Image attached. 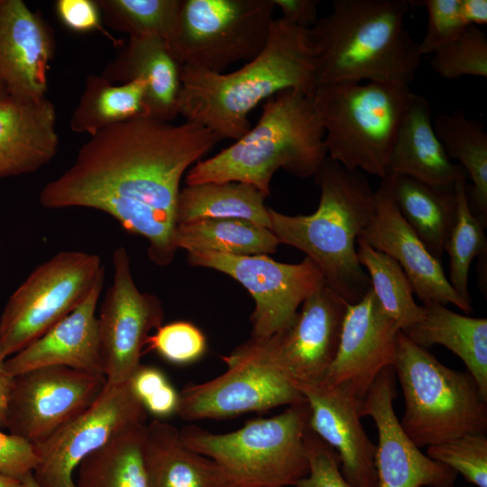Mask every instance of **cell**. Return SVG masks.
<instances>
[{
    "label": "cell",
    "instance_id": "7c38bea8",
    "mask_svg": "<svg viewBox=\"0 0 487 487\" xmlns=\"http://www.w3.org/2000/svg\"><path fill=\"white\" fill-rule=\"evenodd\" d=\"M188 263L213 269L241 283L253 297L252 335L270 337L291 326L298 308L315 290L326 284L315 262L283 263L267 254L232 255L188 253Z\"/></svg>",
    "mask_w": 487,
    "mask_h": 487
},
{
    "label": "cell",
    "instance_id": "d6a6232c",
    "mask_svg": "<svg viewBox=\"0 0 487 487\" xmlns=\"http://www.w3.org/2000/svg\"><path fill=\"white\" fill-rule=\"evenodd\" d=\"M146 423L117 435L77 468L76 487H148L143 464Z\"/></svg>",
    "mask_w": 487,
    "mask_h": 487
},
{
    "label": "cell",
    "instance_id": "484cf974",
    "mask_svg": "<svg viewBox=\"0 0 487 487\" xmlns=\"http://www.w3.org/2000/svg\"><path fill=\"white\" fill-rule=\"evenodd\" d=\"M142 456L148 487H229L222 468L188 447L179 430L161 419L145 425Z\"/></svg>",
    "mask_w": 487,
    "mask_h": 487
},
{
    "label": "cell",
    "instance_id": "b9f144b4",
    "mask_svg": "<svg viewBox=\"0 0 487 487\" xmlns=\"http://www.w3.org/2000/svg\"><path fill=\"white\" fill-rule=\"evenodd\" d=\"M309 470L294 487H354L341 473L336 452L310 428L305 437Z\"/></svg>",
    "mask_w": 487,
    "mask_h": 487
},
{
    "label": "cell",
    "instance_id": "ab89813d",
    "mask_svg": "<svg viewBox=\"0 0 487 487\" xmlns=\"http://www.w3.org/2000/svg\"><path fill=\"white\" fill-rule=\"evenodd\" d=\"M129 382L146 412L155 418L162 420L177 414L179 392L161 369L140 364Z\"/></svg>",
    "mask_w": 487,
    "mask_h": 487
},
{
    "label": "cell",
    "instance_id": "816d5d0a",
    "mask_svg": "<svg viewBox=\"0 0 487 487\" xmlns=\"http://www.w3.org/2000/svg\"><path fill=\"white\" fill-rule=\"evenodd\" d=\"M257 487H276V486H257Z\"/></svg>",
    "mask_w": 487,
    "mask_h": 487
},
{
    "label": "cell",
    "instance_id": "f546056e",
    "mask_svg": "<svg viewBox=\"0 0 487 487\" xmlns=\"http://www.w3.org/2000/svg\"><path fill=\"white\" fill-rule=\"evenodd\" d=\"M174 244L188 253L269 254L280 244L273 233L240 218H208L176 225Z\"/></svg>",
    "mask_w": 487,
    "mask_h": 487
},
{
    "label": "cell",
    "instance_id": "bcb514c9",
    "mask_svg": "<svg viewBox=\"0 0 487 487\" xmlns=\"http://www.w3.org/2000/svg\"><path fill=\"white\" fill-rule=\"evenodd\" d=\"M460 11L468 25H483L487 23L486 0H460Z\"/></svg>",
    "mask_w": 487,
    "mask_h": 487
},
{
    "label": "cell",
    "instance_id": "9c48e42d",
    "mask_svg": "<svg viewBox=\"0 0 487 487\" xmlns=\"http://www.w3.org/2000/svg\"><path fill=\"white\" fill-rule=\"evenodd\" d=\"M275 8L272 0H180L166 42L181 67L223 73L263 50Z\"/></svg>",
    "mask_w": 487,
    "mask_h": 487
},
{
    "label": "cell",
    "instance_id": "cb8c5ba5",
    "mask_svg": "<svg viewBox=\"0 0 487 487\" xmlns=\"http://www.w3.org/2000/svg\"><path fill=\"white\" fill-rule=\"evenodd\" d=\"M103 76L118 84L142 78L149 116L171 122L179 115L181 66L166 41L155 35L129 36L125 48Z\"/></svg>",
    "mask_w": 487,
    "mask_h": 487
},
{
    "label": "cell",
    "instance_id": "2e32d148",
    "mask_svg": "<svg viewBox=\"0 0 487 487\" xmlns=\"http://www.w3.org/2000/svg\"><path fill=\"white\" fill-rule=\"evenodd\" d=\"M397 397L392 366L373 381L361 405V416H369L378 431L374 456L377 487H454L457 473L424 455L403 430L393 400Z\"/></svg>",
    "mask_w": 487,
    "mask_h": 487
},
{
    "label": "cell",
    "instance_id": "6da1fadb",
    "mask_svg": "<svg viewBox=\"0 0 487 487\" xmlns=\"http://www.w3.org/2000/svg\"><path fill=\"white\" fill-rule=\"evenodd\" d=\"M220 141L210 130L149 115L90 135L75 161L45 184L40 204L49 209L87 207L114 217L148 242L150 260L170 265L176 254V206L183 176Z\"/></svg>",
    "mask_w": 487,
    "mask_h": 487
},
{
    "label": "cell",
    "instance_id": "1f68e13d",
    "mask_svg": "<svg viewBox=\"0 0 487 487\" xmlns=\"http://www.w3.org/2000/svg\"><path fill=\"white\" fill-rule=\"evenodd\" d=\"M446 153L458 161L471 179L467 199L472 212L487 218V134L483 124L458 110L438 113L432 119Z\"/></svg>",
    "mask_w": 487,
    "mask_h": 487
},
{
    "label": "cell",
    "instance_id": "8fae6325",
    "mask_svg": "<svg viewBox=\"0 0 487 487\" xmlns=\"http://www.w3.org/2000/svg\"><path fill=\"white\" fill-rule=\"evenodd\" d=\"M222 359L226 365L222 374L179 392L180 419L226 418L306 400L277 368L271 336H251Z\"/></svg>",
    "mask_w": 487,
    "mask_h": 487
},
{
    "label": "cell",
    "instance_id": "ee69618b",
    "mask_svg": "<svg viewBox=\"0 0 487 487\" xmlns=\"http://www.w3.org/2000/svg\"><path fill=\"white\" fill-rule=\"evenodd\" d=\"M56 14L61 23L76 32L101 29V10L92 0H58Z\"/></svg>",
    "mask_w": 487,
    "mask_h": 487
},
{
    "label": "cell",
    "instance_id": "7402d4cb",
    "mask_svg": "<svg viewBox=\"0 0 487 487\" xmlns=\"http://www.w3.org/2000/svg\"><path fill=\"white\" fill-rule=\"evenodd\" d=\"M104 280H99L87 298L51 329L5 361L10 375L48 366L104 374L96 314Z\"/></svg>",
    "mask_w": 487,
    "mask_h": 487
},
{
    "label": "cell",
    "instance_id": "9a60e30c",
    "mask_svg": "<svg viewBox=\"0 0 487 487\" xmlns=\"http://www.w3.org/2000/svg\"><path fill=\"white\" fill-rule=\"evenodd\" d=\"M113 282L101 303L97 321L104 375L109 386L126 382L141 364L152 329L162 325L164 310L157 296L136 286L127 250L113 252Z\"/></svg>",
    "mask_w": 487,
    "mask_h": 487
},
{
    "label": "cell",
    "instance_id": "7dc6e473",
    "mask_svg": "<svg viewBox=\"0 0 487 487\" xmlns=\"http://www.w3.org/2000/svg\"><path fill=\"white\" fill-rule=\"evenodd\" d=\"M13 376L5 366V361H0V429L7 428V404Z\"/></svg>",
    "mask_w": 487,
    "mask_h": 487
},
{
    "label": "cell",
    "instance_id": "f35d334b",
    "mask_svg": "<svg viewBox=\"0 0 487 487\" xmlns=\"http://www.w3.org/2000/svg\"><path fill=\"white\" fill-rule=\"evenodd\" d=\"M146 345L166 361L180 365L199 360L207 346L203 332L187 321L161 325L149 335Z\"/></svg>",
    "mask_w": 487,
    "mask_h": 487
},
{
    "label": "cell",
    "instance_id": "30bf717a",
    "mask_svg": "<svg viewBox=\"0 0 487 487\" xmlns=\"http://www.w3.org/2000/svg\"><path fill=\"white\" fill-rule=\"evenodd\" d=\"M105 277L96 253L62 251L39 264L0 317V361L20 352L73 311Z\"/></svg>",
    "mask_w": 487,
    "mask_h": 487
},
{
    "label": "cell",
    "instance_id": "f1b7e54d",
    "mask_svg": "<svg viewBox=\"0 0 487 487\" xmlns=\"http://www.w3.org/2000/svg\"><path fill=\"white\" fill-rule=\"evenodd\" d=\"M265 198L256 188L242 182L186 185L178 196L176 225L208 218H240L270 229Z\"/></svg>",
    "mask_w": 487,
    "mask_h": 487
},
{
    "label": "cell",
    "instance_id": "e575fe53",
    "mask_svg": "<svg viewBox=\"0 0 487 487\" xmlns=\"http://www.w3.org/2000/svg\"><path fill=\"white\" fill-rule=\"evenodd\" d=\"M466 180L455 184L456 216L445 244L450 257L449 282L458 295L472 303L468 289L469 270L473 260L486 252L484 230L487 218L473 214L469 207Z\"/></svg>",
    "mask_w": 487,
    "mask_h": 487
},
{
    "label": "cell",
    "instance_id": "e0dca14e",
    "mask_svg": "<svg viewBox=\"0 0 487 487\" xmlns=\"http://www.w3.org/2000/svg\"><path fill=\"white\" fill-rule=\"evenodd\" d=\"M348 304L325 284L304 300L289 327L271 335L274 363L297 388L325 381Z\"/></svg>",
    "mask_w": 487,
    "mask_h": 487
},
{
    "label": "cell",
    "instance_id": "4dcf8cb0",
    "mask_svg": "<svg viewBox=\"0 0 487 487\" xmlns=\"http://www.w3.org/2000/svg\"><path fill=\"white\" fill-rule=\"evenodd\" d=\"M145 90L146 85L142 78L118 84L103 75L89 76L73 111L71 130L92 135L108 126L148 115Z\"/></svg>",
    "mask_w": 487,
    "mask_h": 487
},
{
    "label": "cell",
    "instance_id": "3957f363",
    "mask_svg": "<svg viewBox=\"0 0 487 487\" xmlns=\"http://www.w3.org/2000/svg\"><path fill=\"white\" fill-rule=\"evenodd\" d=\"M409 6L408 0H334L308 30L317 85H410L422 55L406 27Z\"/></svg>",
    "mask_w": 487,
    "mask_h": 487
},
{
    "label": "cell",
    "instance_id": "52a82bcc",
    "mask_svg": "<svg viewBox=\"0 0 487 487\" xmlns=\"http://www.w3.org/2000/svg\"><path fill=\"white\" fill-rule=\"evenodd\" d=\"M308 422L305 400L276 416L249 420L234 431L212 433L187 426L179 436L188 447L222 468L229 487H288L309 470L305 445Z\"/></svg>",
    "mask_w": 487,
    "mask_h": 487
},
{
    "label": "cell",
    "instance_id": "681fc988",
    "mask_svg": "<svg viewBox=\"0 0 487 487\" xmlns=\"http://www.w3.org/2000/svg\"><path fill=\"white\" fill-rule=\"evenodd\" d=\"M22 482H23V485L22 487H41L37 482L35 481V479L33 478L32 476V473H29L28 475H26L23 480H22Z\"/></svg>",
    "mask_w": 487,
    "mask_h": 487
},
{
    "label": "cell",
    "instance_id": "ba28073f",
    "mask_svg": "<svg viewBox=\"0 0 487 487\" xmlns=\"http://www.w3.org/2000/svg\"><path fill=\"white\" fill-rule=\"evenodd\" d=\"M405 403L400 423L418 447L487 432V398L467 372L441 363L400 334L392 365Z\"/></svg>",
    "mask_w": 487,
    "mask_h": 487
},
{
    "label": "cell",
    "instance_id": "d6986e66",
    "mask_svg": "<svg viewBox=\"0 0 487 487\" xmlns=\"http://www.w3.org/2000/svg\"><path fill=\"white\" fill-rule=\"evenodd\" d=\"M400 332L370 289L348 304L337 352L323 382L349 383L363 399L378 374L393 365Z\"/></svg>",
    "mask_w": 487,
    "mask_h": 487
},
{
    "label": "cell",
    "instance_id": "8d00e7d4",
    "mask_svg": "<svg viewBox=\"0 0 487 487\" xmlns=\"http://www.w3.org/2000/svg\"><path fill=\"white\" fill-rule=\"evenodd\" d=\"M432 70L445 79L463 76L487 78V37L469 25L455 40L438 49L430 60Z\"/></svg>",
    "mask_w": 487,
    "mask_h": 487
},
{
    "label": "cell",
    "instance_id": "4fadbf2b",
    "mask_svg": "<svg viewBox=\"0 0 487 487\" xmlns=\"http://www.w3.org/2000/svg\"><path fill=\"white\" fill-rule=\"evenodd\" d=\"M147 412L129 380L106 388L87 409L35 445L32 476L41 487H76L79 464L124 430L146 423Z\"/></svg>",
    "mask_w": 487,
    "mask_h": 487
},
{
    "label": "cell",
    "instance_id": "ffe728a7",
    "mask_svg": "<svg viewBox=\"0 0 487 487\" xmlns=\"http://www.w3.org/2000/svg\"><path fill=\"white\" fill-rule=\"evenodd\" d=\"M361 236L400 265L423 304H453L468 315L473 312L472 303L463 299L450 284L440 260L401 216L382 183L375 191L374 212Z\"/></svg>",
    "mask_w": 487,
    "mask_h": 487
},
{
    "label": "cell",
    "instance_id": "836d02e7",
    "mask_svg": "<svg viewBox=\"0 0 487 487\" xmlns=\"http://www.w3.org/2000/svg\"><path fill=\"white\" fill-rule=\"evenodd\" d=\"M359 263L367 271L377 300L400 331L418 322L425 308L416 303L413 287L400 265L372 248L361 235L356 240Z\"/></svg>",
    "mask_w": 487,
    "mask_h": 487
},
{
    "label": "cell",
    "instance_id": "74e56055",
    "mask_svg": "<svg viewBox=\"0 0 487 487\" xmlns=\"http://www.w3.org/2000/svg\"><path fill=\"white\" fill-rule=\"evenodd\" d=\"M427 455L453 469L477 487H487V436L466 434L427 446Z\"/></svg>",
    "mask_w": 487,
    "mask_h": 487
},
{
    "label": "cell",
    "instance_id": "603a6c76",
    "mask_svg": "<svg viewBox=\"0 0 487 487\" xmlns=\"http://www.w3.org/2000/svg\"><path fill=\"white\" fill-rule=\"evenodd\" d=\"M57 112L47 97L0 99V179L34 172L48 164L59 146Z\"/></svg>",
    "mask_w": 487,
    "mask_h": 487
},
{
    "label": "cell",
    "instance_id": "d590c367",
    "mask_svg": "<svg viewBox=\"0 0 487 487\" xmlns=\"http://www.w3.org/2000/svg\"><path fill=\"white\" fill-rule=\"evenodd\" d=\"M97 3L114 26L129 36L155 35L166 41L174 26L180 0H103Z\"/></svg>",
    "mask_w": 487,
    "mask_h": 487
},
{
    "label": "cell",
    "instance_id": "ac0fdd59",
    "mask_svg": "<svg viewBox=\"0 0 487 487\" xmlns=\"http://www.w3.org/2000/svg\"><path fill=\"white\" fill-rule=\"evenodd\" d=\"M309 408V428L340 459L341 473L354 487H377L376 446L361 422V399L349 383L302 385Z\"/></svg>",
    "mask_w": 487,
    "mask_h": 487
},
{
    "label": "cell",
    "instance_id": "7a4b0ae2",
    "mask_svg": "<svg viewBox=\"0 0 487 487\" xmlns=\"http://www.w3.org/2000/svg\"><path fill=\"white\" fill-rule=\"evenodd\" d=\"M308 30L274 18L263 50L240 69L181 67L179 115L236 141L252 127L249 114L276 94L294 89L313 96L317 82Z\"/></svg>",
    "mask_w": 487,
    "mask_h": 487
},
{
    "label": "cell",
    "instance_id": "f907efd6",
    "mask_svg": "<svg viewBox=\"0 0 487 487\" xmlns=\"http://www.w3.org/2000/svg\"><path fill=\"white\" fill-rule=\"evenodd\" d=\"M6 96H7V94H6L3 85L0 82V99Z\"/></svg>",
    "mask_w": 487,
    "mask_h": 487
},
{
    "label": "cell",
    "instance_id": "7bdbcfd3",
    "mask_svg": "<svg viewBox=\"0 0 487 487\" xmlns=\"http://www.w3.org/2000/svg\"><path fill=\"white\" fill-rule=\"evenodd\" d=\"M34 446L0 429V472L23 480L37 464Z\"/></svg>",
    "mask_w": 487,
    "mask_h": 487
},
{
    "label": "cell",
    "instance_id": "5b68a950",
    "mask_svg": "<svg viewBox=\"0 0 487 487\" xmlns=\"http://www.w3.org/2000/svg\"><path fill=\"white\" fill-rule=\"evenodd\" d=\"M326 158L325 133L312 96L288 89L263 103L257 124L244 135L195 163L185 183L242 182L268 197L279 170L299 178L314 177Z\"/></svg>",
    "mask_w": 487,
    "mask_h": 487
},
{
    "label": "cell",
    "instance_id": "277c9868",
    "mask_svg": "<svg viewBox=\"0 0 487 487\" xmlns=\"http://www.w3.org/2000/svg\"><path fill=\"white\" fill-rule=\"evenodd\" d=\"M314 178L320 188L317 210L289 216L269 207L270 230L280 244L305 253L326 285L354 304L371 289L355 245L373 215L375 191L362 171L348 170L329 158Z\"/></svg>",
    "mask_w": 487,
    "mask_h": 487
},
{
    "label": "cell",
    "instance_id": "f6af8a7d",
    "mask_svg": "<svg viewBox=\"0 0 487 487\" xmlns=\"http://www.w3.org/2000/svg\"><path fill=\"white\" fill-rule=\"evenodd\" d=\"M288 23L310 29L317 21L319 1L317 0H272Z\"/></svg>",
    "mask_w": 487,
    "mask_h": 487
},
{
    "label": "cell",
    "instance_id": "c3c4849f",
    "mask_svg": "<svg viewBox=\"0 0 487 487\" xmlns=\"http://www.w3.org/2000/svg\"><path fill=\"white\" fill-rule=\"evenodd\" d=\"M22 480L9 476L0 472V487H22Z\"/></svg>",
    "mask_w": 487,
    "mask_h": 487
},
{
    "label": "cell",
    "instance_id": "4316f807",
    "mask_svg": "<svg viewBox=\"0 0 487 487\" xmlns=\"http://www.w3.org/2000/svg\"><path fill=\"white\" fill-rule=\"evenodd\" d=\"M422 306L423 317L401 332L422 348L440 345L456 354L487 398V319L458 314L440 303Z\"/></svg>",
    "mask_w": 487,
    "mask_h": 487
},
{
    "label": "cell",
    "instance_id": "60d3db41",
    "mask_svg": "<svg viewBox=\"0 0 487 487\" xmlns=\"http://www.w3.org/2000/svg\"><path fill=\"white\" fill-rule=\"evenodd\" d=\"M409 2V5H422L427 11V27L423 40L418 42L421 55L433 54L455 40L469 26L462 16L460 0Z\"/></svg>",
    "mask_w": 487,
    "mask_h": 487
},
{
    "label": "cell",
    "instance_id": "5bb4252c",
    "mask_svg": "<svg viewBox=\"0 0 487 487\" xmlns=\"http://www.w3.org/2000/svg\"><path fill=\"white\" fill-rule=\"evenodd\" d=\"M106 386L104 374L66 366L42 367L13 376L7 429L38 445L91 406Z\"/></svg>",
    "mask_w": 487,
    "mask_h": 487
},
{
    "label": "cell",
    "instance_id": "8992f818",
    "mask_svg": "<svg viewBox=\"0 0 487 487\" xmlns=\"http://www.w3.org/2000/svg\"><path fill=\"white\" fill-rule=\"evenodd\" d=\"M416 96L393 82L319 84L312 96L327 158L384 179L405 115Z\"/></svg>",
    "mask_w": 487,
    "mask_h": 487
},
{
    "label": "cell",
    "instance_id": "d4e9b609",
    "mask_svg": "<svg viewBox=\"0 0 487 487\" xmlns=\"http://www.w3.org/2000/svg\"><path fill=\"white\" fill-rule=\"evenodd\" d=\"M432 119L429 102L416 94L393 146L388 175H404L432 186L453 188L458 180H467L468 175L446 153Z\"/></svg>",
    "mask_w": 487,
    "mask_h": 487
},
{
    "label": "cell",
    "instance_id": "44dd1931",
    "mask_svg": "<svg viewBox=\"0 0 487 487\" xmlns=\"http://www.w3.org/2000/svg\"><path fill=\"white\" fill-rule=\"evenodd\" d=\"M54 41L43 20L22 0H0V82L7 96L40 101L48 90Z\"/></svg>",
    "mask_w": 487,
    "mask_h": 487
},
{
    "label": "cell",
    "instance_id": "83f0119b",
    "mask_svg": "<svg viewBox=\"0 0 487 487\" xmlns=\"http://www.w3.org/2000/svg\"><path fill=\"white\" fill-rule=\"evenodd\" d=\"M381 183L406 223L430 253L440 260L456 216L455 186L436 187L394 174L382 179Z\"/></svg>",
    "mask_w": 487,
    "mask_h": 487
}]
</instances>
